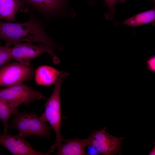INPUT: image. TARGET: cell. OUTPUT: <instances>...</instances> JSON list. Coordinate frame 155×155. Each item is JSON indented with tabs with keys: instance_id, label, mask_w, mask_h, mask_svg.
I'll return each mask as SVG.
<instances>
[{
	"instance_id": "obj_1",
	"label": "cell",
	"mask_w": 155,
	"mask_h": 155,
	"mask_svg": "<svg viewBox=\"0 0 155 155\" xmlns=\"http://www.w3.org/2000/svg\"><path fill=\"white\" fill-rule=\"evenodd\" d=\"M0 39L5 41V46L9 47L23 42H37L46 46L55 54V43L40 23L32 17L24 23L0 21Z\"/></svg>"
},
{
	"instance_id": "obj_2",
	"label": "cell",
	"mask_w": 155,
	"mask_h": 155,
	"mask_svg": "<svg viewBox=\"0 0 155 155\" xmlns=\"http://www.w3.org/2000/svg\"><path fill=\"white\" fill-rule=\"evenodd\" d=\"M69 74L66 72H61L54 84V90L50 97L47 99L44 105L45 110L40 117L44 122H48L54 130L56 136L54 144L49 150V152H53L56 148H58L63 141H65L60 133L61 126V107L60 90L62 82Z\"/></svg>"
},
{
	"instance_id": "obj_3",
	"label": "cell",
	"mask_w": 155,
	"mask_h": 155,
	"mask_svg": "<svg viewBox=\"0 0 155 155\" xmlns=\"http://www.w3.org/2000/svg\"><path fill=\"white\" fill-rule=\"evenodd\" d=\"M9 127L17 130L18 135L24 139L30 135L47 138L51 128L36 113L26 112L15 115Z\"/></svg>"
},
{
	"instance_id": "obj_4",
	"label": "cell",
	"mask_w": 155,
	"mask_h": 155,
	"mask_svg": "<svg viewBox=\"0 0 155 155\" xmlns=\"http://www.w3.org/2000/svg\"><path fill=\"white\" fill-rule=\"evenodd\" d=\"M43 98L40 92L24 83L0 89V98L9 105L15 115L19 113L18 108L21 104L29 105Z\"/></svg>"
},
{
	"instance_id": "obj_5",
	"label": "cell",
	"mask_w": 155,
	"mask_h": 155,
	"mask_svg": "<svg viewBox=\"0 0 155 155\" xmlns=\"http://www.w3.org/2000/svg\"><path fill=\"white\" fill-rule=\"evenodd\" d=\"M34 71L30 64L19 62L7 63L0 67V87H9L31 80Z\"/></svg>"
},
{
	"instance_id": "obj_6",
	"label": "cell",
	"mask_w": 155,
	"mask_h": 155,
	"mask_svg": "<svg viewBox=\"0 0 155 155\" xmlns=\"http://www.w3.org/2000/svg\"><path fill=\"white\" fill-rule=\"evenodd\" d=\"M123 137L113 136L106 131V127L93 131L86 139L87 146L93 147L99 154L112 155L120 154Z\"/></svg>"
},
{
	"instance_id": "obj_7",
	"label": "cell",
	"mask_w": 155,
	"mask_h": 155,
	"mask_svg": "<svg viewBox=\"0 0 155 155\" xmlns=\"http://www.w3.org/2000/svg\"><path fill=\"white\" fill-rule=\"evenodd\" d=\"M13 46L11 48L12 58L18 62L30 64L32 59L47 53L52 57L55 64H58L60 62L59 59L56 55L53 54L47 47L42 44L36 45L30 42H21Z\"/></svg>"
},
{
	"instance_id": "obj_8",
	"label": "cell",
	"mask_w": 155,
	"mask_h": 155,
	"mask_svg": "<svg viewBox=\"0 0 155 155\" xmlns=\"http://www.w3.org/2000/svg\"><path fill=\"white\" fill-rule=\"evenodd\" d=\"M0 144L12 154L17 155H49V152L43 153L34 150L24 138L18 135H13L8 131L0 134Z\"/></svg>"
},
{
	"instance_id": "obj_9",
	"label": "cell",
	"mask_w": 155,
	"mask_h": 155,
	"mask_svg": "<svg viewBox=\"0 0 155 155\" xmlns=\"http://www.w3.org/2000/svg\"><path fill=\"white\" fill-rule=\"evenodd\" d=\"M29 6L46 15L57 14L65 7L67 0H23Z\"/></svg>"
},
{
	"instance_id": "obj_10",
	"label": "cell",
	"mask_w": 155,
	"mask_h": 155,
	"mask_svg": "<svg viewBox=\"0 0 155 155\" xmlns=\"http://www.w3.org/2000/svg\"><path fill=\"white\" fill-rule=\"evenodd\" d=\"M28 6L23 0H0V19L15 22L18 10L26 11Z\"/></svg>"
},
{
	"instance_id": "obj_11",
	"label": "cell",
	"mask_w": 155,
	"mask_h": 155,
	"mask_svg": "<svg viewBox=\"0 0 155 155\" xmlns=\"http://www.w3.org/2000/svg\"><path fill=\"white\" fill-rule=\"evenodd\" d=\"M61 72L50 66L42 65L38 67L34 72L36 83L40 86L54 84Z\"/></svg>"
},
{
	"instance_id": "obj_12",
	"label": "cell",
	"mask_w": 155,
	"mask_h": 155,
	"mask_svg": "<svg viewBox=\"0 0 155 155\" xmlns=\"http://www.w3.org/2000/svg\"><path fill=\"white\" fill-rule=\"evenodd\" d=\"M65 143L61 144L58 148L57 155H86L85 150L87 146L85 139L78 137L70 140H66Z\"/></svg>"
},
{
	"instance_id": "obj_13",
	"label": "cell",
	"mask_w": 155,
	"mask_h": 155,
	"mask_svg": "<svg viewBox=\"0 0 155 155\" xmlns=\"http://www.w3.org/2000/svg\"><path fill=\"white\" fill-rule=\"evenodd\" d=\"M155 8L140 13L129 18L123 22L119 23L128 26L135 27L151 23L155 25Z\"/></svg>"
},
{
	"instance_id": "obj_14",
	"label": "cell",
	"mask_w": 155,
	"mask_h": 155,
	"mask_svg": "<svg viewBox=\"0 0 155 155\" xmlns=\"http://www.w3.org/2000/svg\"><path fill=\"white\" fill-rule=\"evenodd\" d=\"M14 114L9 105L0 98V119L4 126V132H8V120Z\"/></svg>"
},
{
	"instance_id": "obj_15",
	"label": "cell",
	"mask_w": 155,
	"mask_h": 155,
	"mask_svg": "<svg viewBox=\"0 0 155 155\" xmlns=\"http://www.w3.org/2000/svg\"><path fill=\"white\" fill-rule=\"evenodd\" d=\"M126 0H104L106 5L109 9V11L105 14L106 18L108 20L113 19L115 14V6L119 3H123Z\"/></svg>"
},
{
	"instance_id": "obj_16",
	"label": "cell",
	"mask_w": 155,
	"mask_h": 155,
	"mask_svg": "<svg viewBox=\"0 0 155 155\" xmlns=\"http://www.w3.org/2000/svg\"><path fill=\"white\" fill-rule=\"evenodd\" d=\"M12 59L11 47L5 46L4 50L0 55V67L7 63Z\"/></svg>"
},
{
	"instance_id": "obj_17",
	"label": "cell",
	"mask_w": 155,
	"mask_h": 155,
	"mask_svg": "<svg viewBox=\"0 0 155 155\" xmlns=\"http://www.w3.org/2000/svg\"><path fill=\"white\" fill-rule=\"evenodd\" d=\"M87 146L88 147L86 152V155H94L99 154L96 150L92 146Z\"/></svg>"
},
{
	"instance_id": "obj_18",
	"label": "cell",
	"mask_w": 155,
	"mask_h": 155,
	"mask_svg": "<svg viewBox=\"0 0 155 155\" xmlns=\"http://www.w3.org/2000/svg\"><path fill=\"white\" fill-rule=\"evenodd\" d=\"M155 57H153L151 58L148 61V63L150 65V66L151 67V69L153 70L154 69L155 65Z\"/></svg>"
},
{
	"instance_id": "obj_19",
	"label": "cell",
	"mask_w": 155,
	"mask_h": 155,
	"mask_svg": "<svg viewBox=\"0 0 155 155\" xmlns=\"http://www.w3.org/2000/svg\"><path fill=\"white\" fill-rule=\"evenodd\" d=\"M149 155H155V146L154 147L151 151L149 154Z\"/></svg>"
},
{
	"instance_id": "obj_20",
	"label": "cell",
	"mask_w": 155,
	"mask_h": 155,
	"mask_svg": "<svg viewBox=\"0 0 155 155\" xmlns=\"http://www.w3.org/2000/svg\"><path fill=\"white\" fill-rule=\"evenodd\" d=\"M5 47V46H2L0 45V55L4 50Z\"/></svg>"
}]
</instances>
